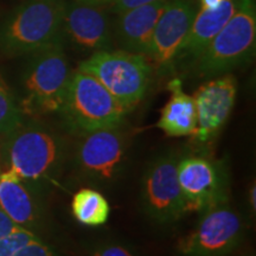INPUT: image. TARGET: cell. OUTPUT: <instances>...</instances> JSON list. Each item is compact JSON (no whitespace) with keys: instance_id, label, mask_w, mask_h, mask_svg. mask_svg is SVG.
Returning <instances> with one entry per match:
<instances>
[{"instance_id":"cell-1","label":"cell","mask_w":256,"mask_h":256,"mask_svg":"<svg viewBox=\"0 0 256 256\" xmlns=\"http://www.w3.org/2000/svg\"><path fill=\"white\" fill-rule=\"evenodd\" d=\"M66 0H28L0 28V46L11 55H26L62 40Z\"/></svg>"},{"instance_id":"cell-2","label":"cell","mask_w":256,"mask_h":256,"mask_svg":"<svg viewBox=\"0 0 256 256\" xmlns=\"http://www.w3.org/2000/svg\"><path fill=\"white\" fill-rule=\"evenodd\" d=\"M256 46V0H238L229 22L194 60L203 78H217L254 57Z\"/></svg>"},{"instance_id":"cell-3","label":"cell","mask_w":256,"mask_h":256,"mask_svg":"<svg viewBox=\"0 0 256 256\" xmlns=\"http://www.w3.org/2000/svg\"><path fill=\"white\" fill-rule=\"evenodd\" d=\"M72 72L62 40L34 54L24 75L23 115L57 113L63 107Z\"/></svg>"},{"instance_id":"cell-4","label":"cell","mask_w":256,"mask_h":256,"mask_svg":"<svg viewBox=\"0 0 256 256\" xmlns=\"http://www.w3.org/2000/svg\"><path fill=\"white\" fill-rule=\"evenodd\" d=\"M78 69L94 76L127 112L144 98L152 72L146 56L124 50L98 51Z\"/></svg>"},{"instance_id":"cell-5","label":"cell","mask_w":256,"mask_h":256,"mask_svg":"<svg viewBox=\"0 0 256 256\" xmlns=\"http://www.w3.org/2000/svg\"><path fill=\"white\" fill-rule=\"evenodd\" d=\"M60 113L72 130L82 134L120 126L127 110L94 76L78 69L70 78Z\"/></svg>"},{"instance_id":"cell-6","label":"cell","mask_w":256,"mask_h":256,"mask_svg":"<svg viewBox=\"0 0 256 256\" xmlns=\"http://www.w3.org/2000/svg\"><path fill=\"white\" fill-rule=\"evenodd\" d=\"M194 229L179 238L180 256H226L238 248L246 234L241 215L228 202L202 211Z\"/></svg>"},{"instance_id":"cell-7","label":"cell","mask_w":256,"mask_h":256,"mask_svg":"<svg viewBox=\"0 0 256 256\" xmlns=\"http://www.w3.org/2000/svg\"><path fill=\"white\" fill-rule=\"evenodd\" d=\"M177 153L162 156L146 168L142 184V203L147 216L159 224L177 222L186 215L178 180Z\"/></svg>"},{"instance_id":"cell-8","label":"cell","mask_w":256,"mask_h":256,"mask_svg":"<svg viewBox=\"0 0 256 256\" xmlns=\"http://www.w3.org/2000/svg\"><path fill=\"white\" fill-rule=\"evenodd\" d=\"M8 168L23 180H40L55 170L62 158V145L43 128L22 126L10 134Z\"/></svg>"},{"instance_id":"cell-9","label":"cell","mask_w":256,"mask_h":256,"mask_svg":"<svg viewBox=\"0 0 256 256\" xmlns=\"http://www.w3.org/2000/svg\"><path fill=\"white\" fill-rule=\"evenodd\" d=\"M178 180L186 215L228 202V174L220 162L206 156H184L178 162Z\"/></svg>"},{"instance_id":"cell-10","label":"cell","mask_w":256,"mask_h":256,"mask_svg":"<svg viewBox=\"0 0 256 256\" xmlns=\"http://www.w3.org/2000/svg\"><path fill=\"white\" fill-rule=\"evenodd\" d=\"M76 150V164L88 178L110 182L119 174L124 156V138L119 126L82 133Z\"/></svg>"},{"instance_id":"cell-11","label":"cell","mask_w":256,"mask_h":256,"mask_svg":"<svg viewBox=\"0 0 256 256\" xmlns=\"http://www.w3.org/2000/svg\"><path fill=\"white\" fill-rule=\"evenodd\" d=\"M238 82L234 76L224 74L200 86L194 92V102L197 114L198 142L214 139L228 121L235 106Z\"/></svg>"},{"instance_id":"cell-12","label":"cell","mask_w":256,"mask_h":256,"mask_svg":"<svg viewBox=\"0 0 256 256\" xmlns=\"http://www.w3.org/2000/svg\"><path fill=\"white\" fill-rule=\"evenodd\" d=\"M196 14L194 0H168L156 22L147 57L160 66L174 62Z\"/></svg>"},{"instance_id":"cell-13","label":"cell","mask_w":256,"mask_h":256,"mask_svg":"<svg viewBox=\"0 0 256 256\" xmlns=\"http://www.w3.org/2000/svg\"><path fill=\"white\" fill-rule=\"evenodd\" d=\"M101 8L76 2L66 5L63 34L80 50L92 54L112 50L110 24Z\"/></svg>"},{"instance_id":"cell-14","label":"cell","mask_w":256,"mask_h":256,"mask_svg":"<svg viewBox=\"0 0 256 256\" xmlns=\"http://www.w3.org/2000/svg\"><path fill=\"white\" fill-rule=\"evenodd\" d=\"M168 0H156L119 14L115 34L122 50L147 57L156 22Z\"/></svg>"},{"instance_id":"cell-15","label":"cell","mask_w":256,"mask_h":256,"mask_svg":"<svg viewBox=\"0 0 256 256\" xmlns=\"http://www.w3.org/2000/svg\"><path fill=\"white\" fill-rule=\"evenodd\" d=\"M238 5V0H222L218 8L197 11L190 32L182 44L176 60H196L211 40L228 23Z\"/></svg>"},{"instance_id":"cell-16","label":"cell","mask_w":256,"mask_h":256,"mask_svg":"<svg viewBox=\"0 0 256 256\" xmlns=\"http://www.w3.org/2000/svg\"><path fill=\"white\" fill-rule=\"evenodd\" d=\"M171 92L166 102L156 127L168 136H194L197 130V114L194 98L183 90V84L179 78H174L168 83Z\"/></svg>"},{"instance_id":"cell-17","label":"cell","mask_w":256,"mask_h":256,"mask_svg":"<svg viewBox=\"0 0 256 256\" xmlns=\"http://www.w3.org/2000/svg\"><path fill=\"white\" fill-rule=\"evenodd\" d=\"M0 209L19 226L30 229L37 222L34 197L11 168L0 170Z\"/></svg>"},{"instance_id":"cell-18","label":"cell","mask_w":256,"mask_h":256,"mask_svg":"<svg viewBox=\"0 0 256 256\" xmlns=\"http://www.w3.org/2000/svg\"><path fill=\"white\" fill-rule=\"evenodd\" d=\"M72 212L82 226H100L110 218V206L100 191L83 188L72 196Z\"/></svg>"},{"instance_id":"cell-19","label":"cell","mask_w":256,"mask_h":256,"mask_svg":"<svg viewBox=\"0 0 256 256\" xmlns=\"http://www.w3.org/2000/svg\"><path fill=\"white\" fill-rule=\"evenodd\" d=\"M23 112L0 74V134L10 136L23 126Z\"/></svg>"},{"instance_id":"cell-20","label":"cell","mask_w":256,"mask_h":256,"mask_svg":"<svg viewBox=\"0 0 256 256\" xmlns=\"http://www.w3.org/2000/svg\"><path fill=\"white\" fill-rule=\"evenodd\" d=\"M36 238L38 236L32 230L20 226L14 232L0 238V256H14Z\"/></svg>"},{"instance_id":"cell-21","label":"cell","mask_w":256,"mask_h":256,"mask_svg":"<svg viewBox=\"0 0 256 256\" xmlns=\"http://www.w3.org/2000/svg\"><path fill=\"white\" fill-rule=\"evenodd\" d=\"M86 250L88 256H139L126 243L110 238L92 242Z\"/></svg>"},{"instance_id":"cell-22","label":"cell","mask_w":256,"mask_h":256,"mask_svg":"<svg viewBox=\"0 0 256 256\" xmlns=\"http://www.w3.org/2000/svg\"><path fill=\"white\" fill-rule=\"evenodd\" d=\"M14 256H60V254L38 238L16 252Z\"/></svg>"},{"instance_id":"cell-23","label":"cell","mask_w":256,"mask_h":256,"mask_svg":"<svg viewBox=\"0 0 256 256\" xmlns=\"http://www.w3.org/2000/svg\"><path fill=\"white\" fill-rule=\"evenodd\" d=\"M156 2V0H113L110 4H112V11L119 14L121 12L127 11V10L150 4V2Z\"/></svg>"},{"instance_id":"cell-24","label":"cell","mask_w":256,"mask_h":256,"mask_svg":"<svg viewBox=\"0 0 256 256\" xmlns=\"http://www.w3.org/2000/svg\"><path fill=\"white\" fill-rule=\"evenodd\" d=\"M18 228H20V226H17L12 220H10L4 211L0 209V238L14 232Z\"/></svg>"},{"instance_id":"cell-25","label":"cell","mask_w":256,"mask_h":256,"mask_svg":"<svg viewBox=\"0 0 256 256\" xmlns=\"http://www.w3.org/2000/svg\"><path fill=\"white\" fill-rule=\"evenodd\" d=\"M256 184L255 182H252V184L250 185L248 191V204H249V209H250V212L255 214L256 210Z\"/></svg>"},{"instance_id":"cell-26","label":"cell","mask_w":256,"mask_h":256,"mask_svg":"<svg viewBox=\"0 0 256 256\" xmlns=\"http://www.w3.org/2000/svg\"><path fill=\"white\" fill-rule=\"evenodd\" d=\"M222 0H200V10H214L218 8Z\"/></svg>"},{"instance_id":"cell-27","label":"cell","mask_w":256,"mask_h":256,"mask_svg":"<svg viewBox=\"0 0 256 256\" xmlns=\"http://www.w3.org/2000/svg\"><path fill=\"white\" fill-rule=\"evenodd\" d=\"M74 2H78V4L84 5H92V6H104L107 4H110L113 0H74Z\"/></svg>"}]
</instances>
